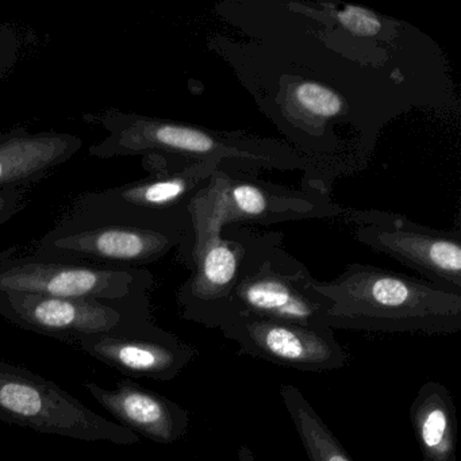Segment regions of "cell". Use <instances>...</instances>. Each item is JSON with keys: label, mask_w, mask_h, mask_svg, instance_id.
Wrapping results in <instances>:
<instances>
[{"label": "cell", "mask_w": 461, "mask_h": 461, "mask_svg": "<svg viewBox=\"0 0 461 461\" xmlns=\"http://www.w3.org/2000/svg\"><path fill=\"white\" fill-rule=\"evenodd\" d=\"M315 290L330 302L331 330L453 334L461 330V295L390 269L349 264Z\"/></svg>", "instance_id": "cell-1"}, {"label": "cell", "mask_w": 461, "mask_h": 461, "mask_svg": "<svg viewBox=\"0 0 461 461\" xmlns=\"http://www.w3.org/2000/svg\"><path fill=\"white\" fill-rule=\"evenodd\" d=\"M149 293L140 291L114 301L0 293V315L25 330L77 342L86 336L120 333L153 323Z\"/></svg>", "instance_id": "cell-7"}, {"label": "cell", "mask_w": 461, "mask_h": 461, "mask_svg": "<svg viewBox=\"0 0 461 461\" xmlns=\"http://www.w3.org/2000/svg\"><path fill=\"white\" fill-rule=\"evenodd\" d=\"M106 137L94 144L91 158L168 156L212 161L247 171L303 169L306 161L288 145L245 133H226L163 118L110 109L99 117Z\"/></svg>", "instance_id": "cell-2"}, {"label": "cell", "mask_w": 461, "mask_h": 461, "mask_svg": "<svg viewBox=\"0 0 461 461\" xmlns=\"http://www.w3.org/2000/svg\"><path fill=\"white\" fill-rule=\"evenodd\" d=\"M85 388L121 425L158 444H174L187 434L190 414L180 404L131 380H121L114 390L94 382Z\"/></svg>", "instance_id": "cell-14"}, {"label": "cell", "mask_w": 461, "mask_h": 461, "mask_svg": "<svg viewBox=\"0 0 461 461\" xmlns=\"http://www.w3.org/2000/svg\"><path fill=\"white\" fill-rule=\"evenodd\" d=\"M410 418L423 461H457L455 402L444 384L425 383L412 401Z\"/></svg>", "instance_id": "cell-16"}, {"label": "cell", "mask_w": 461, "mask_h": 461, "mask_svg": "<svg viewBox=\"0 0 461 461\" xmlns=\"http://www.w3.org/2000/svg\"><path fill=\"white\" fill-rule=\"evenodd\" d=\"M75 344L121 374L163 382L179 376L198 356L195 348L155 322L120 333L82 337Z\"/></svg>", "instance_id": "cell-13"}, {"label": "cell", "mask_w": 461, "mask_h": 461, "mask_svg": "<svg viewBox=\"0 0 461 461\" xmlns=\"http://www.w3.org/2000/svg\"><path fill=\"white\" fill-rule=\"evenodd\" d=\"M147 268L55 260L39 256H2L0 293H26L53 298L114 301L152 291Z\"/></svg>", "instance_id": "cell-10"}, {"label": "cell", "mask_w": 461, "mask_h": 461, "mask_svg": "<svg viewBox=\"0 0 461 461\" xmlns=\"http://www.w3.org/2000/svg\"><path fill=\"white\" fill-rule=\"evenodd\" d=\"M20 47L17 33L6 26H0V79L14 68Z\"/></svg>", "instance_id": "cell-20"}, {"label": "cell", "mask_w": 461, "mask_h": 461, "mask_svg": "<svg viewBox=\"0 0 461 461\" xmlns=\"http://www.w3.org/2000/svg\"><path fill=\"white\" fill-rule=\"evenodd\" d=\"M347 212L360 244L418 272L436 287L461 295L460 231L426 228L390 212Z\"/></svg>", "instance_id": "cell-11"}, {"label": "cell", "mask_w": 461, "mask_h": 461, "mask_svg": "<svg viewBox=\"0 0 461 461\" xmlns=\"http://www.w3.org/2000/svg\"><path fill=\"white\" fill-rule=\"evenodd\" d=\"M337 23L355 36L375 37L383 33L384 23L379 15L363 7L342 6L334 12Z\"/></svg>", "instance_id": "cell-19"}, {"label": "cell", "mask_w": 461, "mask_h": 461, "mask_svg": "<svg viewBox=\"0 0 461 461\" xmlns=\"http://www.w3.org/2000/svg\"><path fill=\"white\" fill-rule=\"evenodd\" d=\"M282 242V234L268 233L249 256L229 296L221 325L233 318L260 317L331 330L326 326L330 302L315 290V277L285 252Z\"/></svg>", "instance_id": "cell-5"}, {"label": "cell", "mask_w": 461, "mask_h": 461, "mask_svg": "<svg viewBox=\"0 0 461 461\" xmlns=\"http://www.w3.org/2000/svg\"><path fill=\"white\" fill-rule=\"evenodd\" d=\"M82 147L83 140L69 133H31L23 128L0 133V193L36 185Z\"/></svg>", "instance_id": "cell-15"}, {"label": "cell", "mask_w": 461, "mask_h": 461, "mask_svg": "<svg viewBox=\"0 0 461 461\" xmlns=\"http://www.w3.org/2000/svg\"><path fill=\"white\" fill-rule=\"evenodd\" d=\"M290 101L293 106L314 120H331L339 117L344 109L341 96L336 91L312 80H304L291 88Z\"/></svg>", "instance_id": "cell-18"}, {"label": "cell", "mask_w": 461, "mask_h": 461, "mask_svg": "<svg viewBox=\"0 0 461 461\" xmlns=\"http://www.w3.org/2000/svg\"><path fill=\"white\" fill-rule=\"evenodd\" d=\"M218 167L220 164L212 161L148 156L145 168L150 172L149 176L107 190L85 194L77 198L74 206L126 212L158 221L185 231L190 240L191 215L188 209L191 202L207 185Z\"/></svg>", "instance_id": "cell-8"}, {"label": "cell", "mask_w": 461, "mask_h": 461, "mask_svg": "<svg viewBox=\"0 0 461 461\" xmlns=\"http://www.w3.org/2000/svg\"><path fill=\"white\" fill-rule=\"evenodd\" d=\"M185 231L158 221L72 206L32 255L55 260L144 268L187 244Z\"/></svg>", "instance_id": "cell-3"}, {"label": "cell", "mask_w": 461, "mask_h": 461, "mask_svg": "<svg viewBox=\"0 0 461 461\" xmlns=\"http://www.w3.org/2000/svg\"><path fill=\"white\" fill-rule=\"evenodd\" d=\"M0 420L83 441H140L133 431L96 414L56 383L7 361H0Z\"/></svg>", "instance_id": "cell-6"}, {"label": "cell", "mask_w": 461, "mask_h": 461, "mask_svg": "<svg viewBox=\"0 0 461 461\" xmlns=\"http://www.w3.org/2000/svg\"><path fill=\"white\" fill-rule=\"evenodd\" d=\"M26 190L28 188H18L0 193V228L25 209Z\"/></svg>", "instance_id": "cell-21"}, {"label": "cell", "mask_w": 461, "mask_h": 461, "mask_svg": "<svg viewBox=\"0 0 461 461\" xmlns=\"http://www.w3.org/2000/svg\"><path fill=\"white\" fill-rule=\"evenodd\" d=\"M268 233H256L245 225H228L222 233L191 240L179 255L191 276L177 291L182 317L204 328L218 329L231 291L249 256Z\"/></svg>", "instance_id": "cell-9"}, {"label": "cell", "mask_w": 461, "mask_h": 461, "mask_svg": "<svg viewBox=\"0 0 461 461\" xmlns=\"http://www.w3.org/2000/svg\"><path fill=\"white\" fill-rule=\"evenodd\" d=\"M280 395L310 461H353L295 385H280Z\"/></svg>", "instance_id": "cell-17"}, {"label": "cell", "mask_w": 461, "mask_h": 461, "mask_svg": "<svg viewBox=\"0 0 461 461\" xmlns=\"http://www.w3.org/2000/svg\"><path fill=\"white\" fill-rule=\"evenodd\" d=\"M258 172L233 166L215 169L207 185L190 204L191 240L222 233L228 225H272L288 221L345 214L321 191L291 190L263 182Z\"/></svg>", "instance_id": "cell-4"}, {"label": "cell", "mask_w": 461, "mask_h": 461, "mask_svg": "<svg viewBox=\"0 0 461 461\" xmlns=\"http://www.w3.org/2000/svg\"><path fill=\"white\" fill-rule=\"evenodd\" d=\"M239 353L302 372H328L349 366L352 355L333 330L260 317H239L221 325Z\"/></svg>", "instance_id": "cell-12"}]
</instances>
